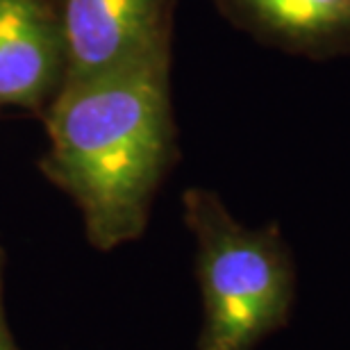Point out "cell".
<instances>
[{
	"instance_id": "1",
	"label": "cell",
	"mask_w": 350,
	"mask_h": 350,
	"mask_svg": "<svg viewBox=\"0 0 350 350\" xmlns=\"http://www.w3.org/2000/svg\"><path fill=\"white\" fill-rule=\"evenodd\" d=\"M171 59L66 85L41 116L48 148L39 171L73 200L100 253L142 239L178 162Z\"/></svg>"
},
{
	"instance_id": "2",
	"label": "cell",
	"mask_w": 350,
	"mask_h": 350,
	"mask_svg": "<svg viewBox=\"0 0 350 350\" xmlns=\"http://www.w3.org/2000/svg\"><path fill=\"white\" fill-rule=\"evenodd\" d=\"M182 219L196 243L198 350H257L296 303V264L280 228L243 226L205 187L182 193Z\"/></svg>"
},
{
	"instance_id": "3",
	"label": "cell",
	"mask_w": 350,
	"mask_h": 350,
	"mask_svg": "<svg viewBox=\"0 0 350 350\" xmlns=\"http://www.w3.org/2000/svg\"><path fill=\"white\" fill-rule=\"evenodd\" d=\"M57 5L66 85L173 57L178 0H57Z\"/></svg>"
},
{
	"instance_id": "4",
	"label": "cell",
	"mask_w": 350,
	"mask_h": 350,
	"mask_svg": "<svg viewBox=\"0 0 350 350\" xmlns=\"http://www.w3.org/2000/svg\"><path fill=\"white\" fill-rule=\"evenodd\" d=\"M66 85L57 0H0V116H44Z\"/></svg>"
},
{
	"instance_id": "5",
	"label": "cell",
	"mask_w": 350,
	"mask_h": 350,
	"mask_svg": "<svg viewBox=\"0 0 350 350\" xmlns=\"http://www.w3.org/2000/svg\"><path fill=\"white\" fill-rule=\"evenodd\" d=\"M239 32L310 59L350 55V0H212Z\"/></svg>"
},
{
	"instance_id": "6",
	"label": "cell",
	"mask_w": 350,
	"mask_h": 350,
	"mask_svg": "<svg viewBox=\"0 0 350 350\" xmlns=\"http://www.w3.org/2000/svg\"><path fill=\"white\" fill-rule=\"evenodd\" d=\"M5 271H7V253L0 246V350H21L16 344L14 334L7 323V314H5Z\"/></svg>"
}]
</instances>
